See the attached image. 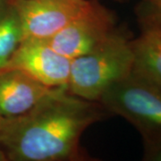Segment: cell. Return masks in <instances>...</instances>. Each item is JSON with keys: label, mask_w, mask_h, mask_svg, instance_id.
<instances>
[{"label": "cell", "mask_w": 161, "mask_h": 161, "mask_svg": "<svg viewBox=\"0 0 161 161\" xmlns=\"http://www.w3.org/2000/svg\"><path fill=\"white\" fill-rule=\"evenodd\" d=\"M108 112L98 101L55 88L23 115L0 118V149L6 161H82L83 132Z\"/></svg>", "instance_id": "1"}, {"label": "cell", "mask_w": 161, "mask_h": 161, "mask_svg": "<svg viewBox=\"0 0 161 161\" xmlns=\"http://www.w3.org/2000/svg\"><path fill=\"white\" fill-rule=\"evenodd\" d=\"M132 40L117 29L94 51L72 59L67 91L79 98L98 101L116 82L132 74Z\"/></svg>", "instance_id": "2"}, {"label": "cell", "mask_w": 161, "mask_h": 161, "mask_svg": "<svg viewBox=\"0 0 161 161\" xmlns=\"http://www.w3.org/2000/svg\"><path fill=\"white\" fill-rule=\"evenodd\" d=\"M98 102L131 123L143 140L161 138L160 89L131 74L110 87Z\"/></svg>", "instance_id": "3"}, {"label": "cell", "mask_w": 161, "mask_h": 161, "mask_svg": "<svg viewBox=\"0 0 161 161\" xmlns=\"http://www.w3.org/2000/svg\"><path fill=\"white\" fill-rule=\"evenodd\" d=\"M117 29L114 14L98 0H90L77 17L47 40L58 53L74 59L102 46Z\"/></svg>", "instance_id": "4"}, {"label": "cell", "mask_w": 161, "mask_h": 161, "mask_svg": "<svg viewBox=\"0 0 161 161\" xmlns=\"http://www.w3.org/2000/svg\"><path fill=\"white\" fill-rule=\"evenodd\" d=\"M90 0H10L17 12L23 39L47 40L77 17Z\"/></svg>", "instance_id": "5"}, {"label": "cell", "mask_w": 161, "mask_h": 161, "mask_svg": "<svg viewBox=\"0 0 161 161\" xmlns=\"http://www.w3.org/2000/svg\"><path fill=\"white\" fill-rule=\"evenodd\" d=\"M71 62L47 40L25 38L3 69H19L45 86L59 88L67 87Z\"/></svg>", "instance_id": "6"}, {"label": "cell", "mask_w": 161, "mask_h": 161, "mask_svg": "<svg viewBox=\"0 0 161 161\" xmlns=\"http://www.w3.org/2000/svg\"><path fill=\"white\" fill-rule=\"evenodd\" d=\"M137 15L141 33L132 40V74L161 90V18L141 7Z\"/></svg>", "instance_id": "7"}, {"label": "cell", "mask_w": 161, "mask_h": 161, "mask_svg": "<svg viewBox=\"0 0 161 161\" xmlns=\"http://www.w3.org/2000/svg\"><path fill=\"white\" fill-rule=\"evenodd\" d=\"M19 69L0 71V118L23 115L54 90Z\"/></svg>", "instance_id": "8"}, {"label": "cell", "mask_w": 161, "mask_h": 161, "mask_svg": "<svg viewBox=\"0 0 161 161\" xmlns=\"http://www.w3.org/2000/svg\"><path fill=\"white\" fill-rule=\"evenodd\" d=\"M23 40L20 18L10 3L0 14V71L9 62Z\"/></svg>", "instance_id": "9"}, {"label": "cell", "mask_w": 161, "mask_h": 161, "mask_svg": "<svg viewBox=\"0 0 161 161\" xmlns=\"http://www.w3.org/2000/svg\"><path fill=\"white\" fill-rule=\"evenodd\" d=\"M143 159L147 161H161V138L143 140Z\"/></svg>", "instance_id": "10"}, {"label": "cell", "mask_w": 161, "mask_h": 161, "mask_svg": "<svg viewBox=\"0 0 161 161\" xmlns=\"http://www.w3.org/2000/svg\"><path fill=\"white\" fill-rule=\"evenodd\" d=\"M140 7L157 17L161 18V0H142Z\"/></svg>", "instance_id": "11"}, {"label": "cell", "mask_w": 161, "mask_h": 161, "mask_svg": "<svg viewBox=\"0 0 161 161\" xmlns=\"http://www.w3.org/2000/svg\"><path fill=\"white\" fill-rule=\"evenodd\" d=\"M10 4V0H0V14Z\"/></svg>", "instance_id": "12"}, {"label": "cell", "mask_w": 161, "mask_h": 161, "mask_svg": "<svg viewBox=\"0 0 161 161\" xmlns=\"http://www.w3.org/2000/svg\"><path fill=\"white\" fill-rule=\"evenodd\" d=\"M0 161H6V158L4 152L2 151V150L0 149Z\"/></svg>", "instance_id": "13"}, {"label": "cell", "mask_w": 161, "mask_h": 161, "mask_svg": "<svg viewBox=\"0 0 161 161\" xmlns=\"http://www.w3.org/2000/svg\"><path fill=\"white\" fill-rule=\"evenodd\" d=\"M116 1H121V0H116Z\"/></svg>", "instance_id": "14"}]
</instances>
